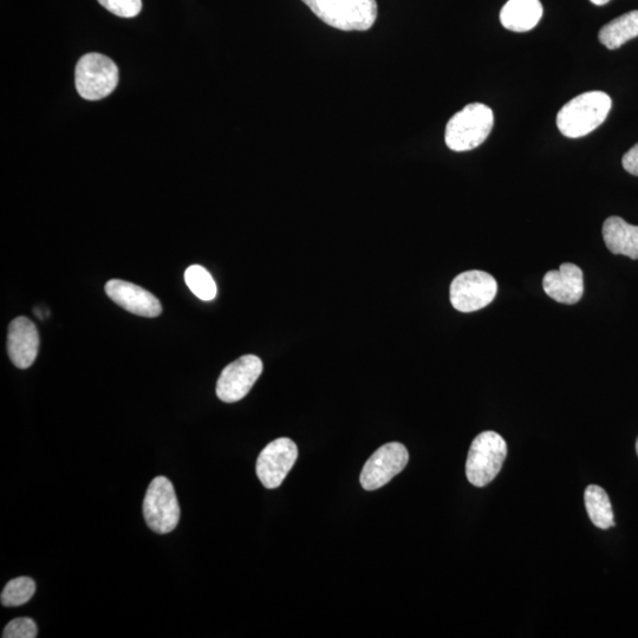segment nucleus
<instances>
[{
	"label": "nucleus",
	"instance_id": "f257e3e1",
	"mask_svg": "<svg viewBox=\"0 0 638 638\" xmlns=\"http://www.w3.org/2000/svg\"><path fill=\"white\" fill-rule=\"evenodd\" d=\"M613 102L603 91L575 97L559 110L557 127L566 138L578 139L594 132L607 120Z\"/></svg>",
	"mask_w": 638,
	"mask_h": 638
},
{
	"label": "nucleus",
	"instance_id": "f03ea898",
	"mask_svg": "<svg viewBox=\"0 0 638 638\" xmlns=\"http://www.w3.org/2000/svg\"><path fill=\"white\" fill-rule=\"evenodd\" d=\"M316 17L341 31H367L377 19L376 0H302Z\"/></svg>",
	"mask_w": 638,
	"mask_h": 638
},
{
	"label": "nucleus",
	"instance_id": "7ed1b4c3",
	"mask_svg": "<svg viewBox=\"0 0 638 638\" xmlns=\"http://www.w3.org/2000/svg\"><path fill=\"white\" fill-rule=\"evenodd\" d=\"M494 123L492 109L483 103L468 104L448 121L446 145L454 152H468L484 143Z\"/></svg>",
	"mask_w": 638,
	"mask_h": 638
},
{
	"label": "nucleus",
	"instance_id": "20e7f679",
	"mask_svg": "<svg viewBox=\"0 0 638 638\" xmlns=\"http://www.w3.org/2000/svg\"><path fill=\"white\" fill-rule=\"evenodd\" d=\"M507 457V445L496 432L480 433L472 442L466 462L468 481L484 487L496 479Z\"/></svg>",
	"mask_w": 638,
	"mask_h": 638
},
{
	"label": "nucleus",
	"instance_id": "39448f33",
	"mask_svg": "<svg viewBox=\"0 0 638 638\" xmlns=\"http://www.w3.org/2000/svg\"><path fill=\"white\" fill-rule=\"evenodd\" d=\"M77 93L88 101L109 96L119 84V68L109 57L101 54L84 55L75 71Z\"/></svg>",
	"mask_w": 638,
	"mask_h": 638
},
{
	"label": "nucleus",
	"instance_id": "423d86ee",
	"mask_svg": "<svg viewBox=\"0 0 638 638\" xmlns=\"http://www.w3.org/2000/svg\"><path fill=\"white\" fill-rule=\"evenodd\" d=\"M143 516L149 529L159 535L175 530L180 520V506L174 486L166 477L155 478L149 485Z\"/></svg>",
	"mask_w": 638,
	"mask_h": 638
},
{
	"label": "nucleus",
	"instance_id": "0eeeda50",
	"mask_svg": "<svg viewBox=\"0 0 638 638\" xmlns=\"http://www.w3.org/2000/svg\"><path fill=\"white\" fill-rule=\"evenodd\" d=\"M496 279L485 271L462 272L451 284V303L460 312H474L487 307L496 298Z\"/></svg>",
	"mask_w": 638,
	"mask_h": 638
},
{
	"label": "nucleus",
	"instance_id": "6e6552de",
	"mask_svg": "<svg viewBox=\"0 0 638 638\" xmlns=\"http://www.w3.org/2000/svg\"><path fill=\"white\" fill-rule=\"evenodd\" d=\"M409 460L407 448L399 442L383 445L371 455L361 473V485L366 491H375L405 470Z\"/></svg>",
	"mask_w": 638,
	"mask_h": 638
},
{
	"label": "nucleus",
	"instance_id": "1a4fd4ad",
	"mask_svg": "<svg viewBox=\"0 0 638 638\" xmlns=\"http://www.w3.org/2000/svg\"><path fill=\"white\" fill-rule=\"evenodd\" d=\"M263 373V362L256 355H245L227 366L217 382V396L226 403L243 400Z\"/></svg>",
	"mask_w": 638,
	"mask_h": 638
},
{
	"label": "nucleus",
	"instance_id": "9d476101",
	"mask_svg": "<svg viewBox=\"0 0 638 638\" xmlns=\"http://www.w3.org/2000/svg\"><path fill=\"white\" fill-rule=\"evenodd\" d=\"M298 448L289 438H281L270 442L257 460L256 471L260 483L269 490H275L296 464Z\"/></svg>",
	"mask_w": 638,
	"mask_h": 638
},
{
	"label": "nucleus",
	"instance_id": "9b49d317",
	"mask_svg": "<svg viewBox=\"0 0 638 638\" xmlns=\"http://www.w3.org/2000/svg\"><path fill=\"white\" fill-rule=\"evenodd\" d=\"M106 294L119 307L136 316L154 318L161 315L159 299L139 285L112 279L106 284Z\"/></svg>",
	"mask_w": 638,
	"mask_h": 638
},
{
	"label": "nucleus",
	"instance_id": "f8f14e48",
	"mask_svg": "<svg viewBox=\"0 0 638 638\" xmlns=\"http://www.w3.org/2000/svg\"><path fill=\"white\" fill-rule=\"evenodd\" d=\"M39 349V334L34 322L26 317H17L9 325L8 353L10 360L19 369H28L36 361Z\"/></svg>",
	"mask_w": 638,
	"mask_h": 638
},
{
	"label": "nucleus",
	"instance_id": "ddd939ff",
	"mask_svg": "<svg viewBox=\"0 0 638 638\" xmlns=\"http://www.w3.org/2000/svg\"><path fill=\"white\" fill-rule=\"evenodd\" d=\"M545 294L562 304H576L584 294V276L579 266L564 263L559 270L546 273L543 279Z\"/></svg>",
	"mask_w": 638,
	"mask_h": 638
},
{
	"label": "nucleus",
	"instance_id": "4468645a",
	"mask_svg": "<svg viewBox=\"0 0 638 638\" xmlns=\"http://www.w3.org/2000/svg\"><path fill=\"white\" fill-rule=\"evenodd\" d=\"M603 239L614 255L638 259V226L620 217H610L603 224Z\"/></svg>",
	"mask_w": 638,
	"mask_h": 638
},
{
	"label": "nucleus",
	"instance_id": "2eb2a0df",
	"mask_svg": "<svg viewBox=\"0 0 638 638\" xmlns=\"http://www.w3.org/2000/svg\"><path fill=\"white\" fill-rule=\"evenodd\" d=\"M542 16L540 0H509L500 12V22L507 30L526 32L535 29Z\"/></svg>",
	"mask_w": 638,
	"mask_h": 638
},
{
	"label": "nucleus",
	"instance_id": "dca6fc26",
	"mask_svg": "<svg viewBox=\"0 0 638 638\" xmlns=\"http://www.w3.org/2000/svg\"><path fill=\"white\" fill-rule=\"evenodd\" d=\"M638 37V11L624 13L604 25L600 31V42L609 50L621 48L630 39Z\"/></svg>",
	"mask_w": 638,
	"mask_h": 638
},
{
	"label": "nucleus",
	"instance_id": "f3484780",
	"mask_svg": "<svg viewBox=\"0 0 638 638\" xmlns=\"http://www.w3.org/2000/svg\"><path fill=\"white\" fill-rule=\"evenodd\" d=\"M584 500L592 524L601 530L615 526L613 506L602 487L590 485L584 492Z\"/></svg>",
	"mask_w": 638,
	"mask_h": 638
},
{
	"label": "nucleus",
	"instance_id": "a211bd4d",
	"mask_svg": "<svg viewBox=\"0 0 638 638\" xmlns=\"http://www.w3.org/2000/svg\"><path fill=\"white\" fill-rule=\"evenodd\" d=\"M185 282L201 301L210 302L217 296V284L203 266H190L185 272Z\"/></svg>",
	"mask_w": 638,
	"mask_h": 638
},
{
	"label": "nucleus",
	"instance_id": "6ab92c4d",
	"mask_svg": "<svg viewBox=\"0 0 638 638\" xmlns=\"http://www.w3.org/2000/svg\"><path fill=\"white\" fill-rule=\"evenodd\" d=\"M36 592V584L29 577L12 579L2 592V604L5 607H21L28 603Z\"/></svg>",
	"mask_w": 638,
	"mask_h": 638
},
{
	"label": "nucleus",
	"instance_id": "aec40b11",
	"mask_svg": "<svg viewBox=\"0 0 638 638\" xmlns=\"http://www.w3.org/2000/svg\"><path fill=\"white\" fill-rule=\"evenodd\" d=\"M104 9L122 18H134L142 9L141 0H97Z\"/></svg>",
	"mask_w": 638,
	"mask_h": 638
},
{
	"label": "nucleus",
	"instance_id": "412c9836",
	"mask_svg": "<svg viewBox=\"0 0 638 638\" xmlns=\"http://www.w3.org/2000/svg\"><path fill=\"white\" fill-rule=\"evenodd\" d=\"M37 626L31 618H16L5 627L3 638H35L37 637Z\"/></svg>",
	"mask_w": 638,
	"mask_h": 638
},
{
	"label": "nucleus",
	"instance_id": "4be33fe9",
	"mask_svg": "<svg viewBox=\"0 0 638 638\" xmlns=\"http://www.w3.org/2000/svg\"><path fill=\"white\" fill-rule=\"evenodd\" d=\"M622 165L628 173L636 175V177H638V143L634 147H631L626 154H624Z\"/></svg>",
	"mask_w": 638,
	"mask_h": 638
},
{
	"label": "nucleus",
	"instance_id": "5701e85b",
	"mask_svg": "<svg viewBox=\"0 0 638 638\" xmlns=\"http://www.w3.org/2000/svg\"><path fill=\"white\" fill-rule=\"evenodd\" d=\"M590 2L592 4L598 5V6H602L605 4H608L610 2V0H590Z\"/></svg>",
	"mask_w": 638,
	"mask_h": 638
},
{
	"label": "nucleus",
	"instance_id": "b1692460",
	"mask_svg": "<svg viewBox=\"0 0 638 638\" xmlns=\"http://www.w3.org/2000/svg\"><path fill=\"white\" fill-rule=\"evenodd\" d=\"M636 452H637V455H638V439L636 441Z\"/></svg>",
	"mask_w": 638,
	"mask_h": 638
}]
</instances>
